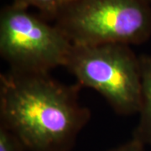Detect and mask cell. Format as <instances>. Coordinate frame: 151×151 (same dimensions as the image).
<instances>
[{
    "mask_svg": "<svg viewBox=\"0 0 151 151\" xmlns=\"http://www.w3.org/2000/svg\"><path fill=\"white\" fill-rule=\"evenodd\" d=\"M81 87L50 73L9 70L0 76V125L27 151H71L92 117L80 103Z\"/></svg>",
    "mask_w": 151,
    "mask_h": 151,
    "instance_id": "6da1fadb",
    "label": "cell"
},
{
    "mask_svg": "<svg viewBox=\"0 0 151 151\" xmlns=\"http://www.w3.org/2000/svg\"><path fill=\"white\" fill-rule=\"evenodd\" d=\"M55 25L72 45H141L151 37L149 0H70Z\"/></svg>",
    "mask_w": 151,
    "mask_h": 151,
    "instance_id": "7a4b0ae2",
    "label": "cell"
},
{
    "mask_svg": "<svg viewBox=\"0 0 151 151\" xmlns=\"http://www.w3.org/2000/svg\"><path fill=\"white\" fill-rule=\"evenodd\" d=\"M65 68L81 86L102 95L116 113L130 116L139 112L140 60L130 45H72Z\"/></svg>",
    "mask_w": 151,
    "mask_h": 151,
    "instance_id": "3957f363",
    "label": "cell"
},
{
    "mask_svg": "<svg viewBox=\"0 0 151 151\" xmlns=\"http://www.w3.org/2000/svg\"><path fill=\"white\" fill-rule=\"evenodd\" d=\"M72 44L55 25L14 3L0 13V55L9 70L50 73L65 67Z\"/></svg>",
    "mask_w": 151,
    "mask_h": 151,
    "instance_id": "277c9868",
    "label": "cell"
},
{
    "mask_svg": "<svg viewBox=\"0 0 151 151\" xmlns=\"http://www.w3.org/2000/svg\"><path fill=\"white\" fill-rule=\"evenodd\" d=\"M142 77L141 107L139 119L132 138L144 145L151 146V55H139Z\"/></svg>",
    "mask_w": 151,
    "mask_h": 151,
    "instance_id": "5b68a950",
    "label": "cell"
},
{
    "mask_svg": "<svg viewBox=\"0 0 151 151\" xmlns=\"http://www.w3.org/2000/svg\"><path fill=\"white\" fill-rule=\"evenodd\" d=\"M70 0H14L16 5L28 9L35 7L42 13L44 16L54 19L60 9Z\"/></svg>",
    "mask_w": 151,
    "mask_h": 151,
    "instance_id": "8992f818",
    "label": "cell"
},
{
    "mask_svg": "<svg viewBox=\"0 0 151 151\" xmlns=\"http://www.w3.org/2000/svg\"><path fill=\"white\" fill-rule=\"evenodd\" d=\"M0 151H27V150L15 135L0 125Z\"/></svg>",
    "mask_w": 151,
    "mask_h": 151,
    "instance_id": "52a82bcc",
    "label": "cell"
},
{
    "mask_svg": "<svg viewBox=\"0 0 151 151\" xmlns=\"http://www.w3.org/2000/svg\"><path fill=\"white\" fill-rule=\"evenodd\" d=\"M108 151H145V145L139 141L131 138L129 141Z\"/></svg>",
    "mask_w": 151,
    "mask_h": 151,
    "instance_id": "ba28073f",
    "label": "cell"
},
{
    "mask_svg": "<svg viewBox=\"0 0 151 151\" xmlns=\"http://www.w3.org/2000/svg\"><path fill=\"white\" fill-rule=\"evenodd\" d=\"M149 1H150V4H151V0H149Z\"/></svg>",
    "mask_w": 151,
    "mask_h": 151,
    "instance_id": "9c48e42d",
    "label": "cell"
}]
</instances>
